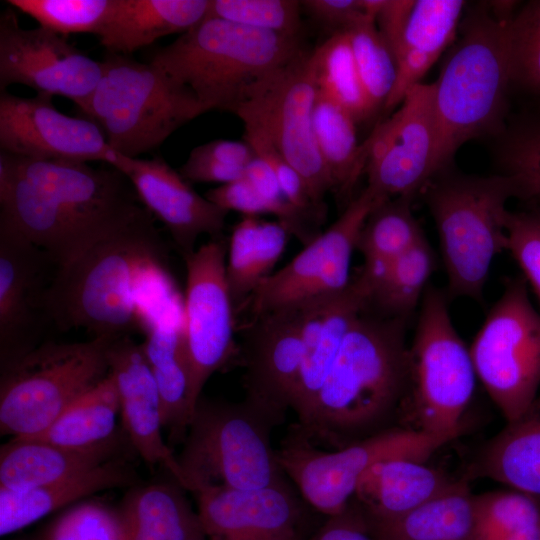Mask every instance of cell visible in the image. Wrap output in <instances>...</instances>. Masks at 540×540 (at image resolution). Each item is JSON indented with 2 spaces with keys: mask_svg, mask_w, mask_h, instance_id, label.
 I'll use <instances>...</instances> for the list:
<instances>
[{
  "mask_svg": "<svg viewBox=\"0 0 540 540\" xmlns=\"http://www.w3.org/2000/svg\"><path fill=\"white\" fill-rule=\"evenodd\" d=\"M145 211L130 180L111 165L0 152V228L41 249L57 268Z\"/></svg>",
  "mask_w": 540,
  "mask_h": 540,
  "instance_id": "cell-1",
  "label": "cell"
},
{
  "mask_svg": "<svg viewBox=\"0 0 540 540\" xmlns=\"http://www.w3.org/2000/svg\"><path fill=\"white\" fill-rule=\"evenodd\" d=\"M406 323L371 309L359 316L296 437L340 448L378 432L407 393Z\"/></svg>",
  "mask_w": 540,
  "mask_h": 540,
  "instance_id": "cell-2",
  "label": "cell"
},
{
  "mask_svg": "<svg viewBox=\"0 0 540 540\" xmlns=\"http://www.w3.org/2000/svg\"><path fill=\"white\" fill-rule=\"evenodd\" d=\"M167 258L166 242L146 209L121 232L55 269L44 295L48 322L109 339L143 331L139 292Z\"/></svg>",
  "mask_w": 540,
  "mask_h": 540,
  "instance_id": "cell-3",
  "label": "cell"
},
{
  "mask_svg": "<svg viewBox=\"0 0 540 540\" xmlns=\"http://www.w3.org/2000/svg\"><path fill=\"white\" fill-rule=\"evenodd\" d=\"M510 18L478 9L459 26L461 37L434 82L439 174L467 141L503 132L512 86Z\"/></svg>",
  "mask_w": 540,
  "mask_h": 540,
  "instance_id": "cell-4",
  "label": "cell"
},
{
  "mask_svg": "<svg viewBox=\"0 0 540 540\" xmlns=\"http://www.w3.org/2000/svg\"><path fill=\"white\" fill-rule=\"evenodd\" d=\"M303 49L300 38L207 16L149 62L187 87L207 111L235 113L253 86Z\"/></svg>",
  "mask_w": 540,
  "mask_h": 540,
  "instance_id": "cell-5",
  "label": "cell"
},
{
  "mask_svg": "<svg viewBox=\"0 0 540 540\" xmlns=\"http://www.w3.org/2000/svg\"><path fill=\"white\" fill-rule=\"evenodd\" d=\"M421 192L436 224L450 297L480 300L493 259L507 250L506 204L516 197L504 174L488 177L448 173Z\"/></svg>",
  "mask_w": 540,
  "mask_h": 540,
  "instance_id": "cell-6",
  "label": "cell"
},
{
  "mask_svg": "<svg viewBox=\"0 0 540 540\" xmlns=\"http://www.w3.org/2000/svg\"><path fill=\"white\" fill-rule=\"evenodd\" d=\"M102 76L78 109L103 131L120 155L138 158L157 149L206 108L185 86L152 63L107 53Z\"/></svg>",
  "mask_w": 540,
  "mask_h": 540,
  "instance_id": "cell-7",
  "label": "cell"
},
{
  "mask_svg": "<svg viewBox=\"0 0 540 540\" xmlns=\"http://www.w3.org/2000/svg\"><path fill=\"white\" fill-rule=\"evenodd\" d=\"M112 340L46 341L1 365V434L33 437L45 431L73 401L108 376Z\"/></svg>",
  "mask_w": 540,
  "mask_h": 540,
  "instance_id": "cell-8",
  "label": "cell"
},
{
  "mask_svg": "<svg viewBox=\"0 0 540 540\" xmlns=\"http://www.w3.org/2000/svg\"><path fill=\"white\" fill-rule=\"evenodd\" d=\"M274 426L245 400L199 399L179 464L186 489L204 485L258 489L286 482L271 444Z\"/></svg>",
  "mask_w": 540,
  "mask_h": 540,
  "instance_id": "cell-9",
  "label": "cell"
},
{
  "mask_svg": "<svg viewBox=\"0 0 540 540\" xmlns=\"http://www.w3.org/2000/svg\"><path fill=\"white\" fill-rule=\"evenodd\" d=\"M475 378L470 350L453 326L446 294L427 287L409 347L407 393L419 430L447 442L455 439Z\"/></svg>",
  "mask_w": 540,
  "mask_h": 540,
  "instance_id": "cell-10",
  "label": "cell"
},
{
  "mask_svg": "<svg viewBox=\"0 0 540 540\" xmlns=\"http://www.w3.org/2000/svg\"><path fill=\"white\" fill-rule=\"evenodd\" d=\"M476 376L507 422L540 391V312L525 278L506 286L469 348Z\"/></svg>",
  "mask_w": 540,
  "mask_h": 540,
  "instance_id": "cell-11",
  "label": "cell"
},
{
  "mask_svg": "<svg viewBox=\"0 0 540 540\" xmlns=\"http://www.w3.org/2000/svg\"><path fill=\"white\" fill-rule=\"evenodd\" d=\"M311 52L303 49L260 80L234 114L269 139L302 176L314 201L326 209L324 198L333 184L315 138L318 85Z\"/></svg>",
  "mask_w": 540,
  "mask_h": 540,
  "instance_id": "cell-12",
  "label": "cell"
},
{
  "mask_svg": "<svg viewBox=\"0 0 540 540\" xmlns=\"http://www.w3.org/2000/svg\"><path fill=\"white\" fill-rule=\"evenodd\" d=\"M448 443L419 429H389L333 451L296 437L278 451V461L304 500L328 517L344 512L365 472L388 459L425 462Z\"/></svg>",
  "mask_w": 540,
  "mask_h": 540,
  "instance_id": "cell-13",
  "label": "cell"
},
{
  "mask_svg": "<svg viewBox=\"0 0 540 540\" xmlns=\"http://www.w3.org/2000/svg\"><path fill=\"white\" fill-rule=\"evenodd\" d=\"M227 249L223 236L210 238L183 258V340L193 415L208 379L238 352L235 308L226 279Z\"/></svg>",
  "mask_w": 540,
  "mask_h": 540,
  "instance_id": "cell-14",
  "label": "cell"
},
{
  "mask_svg": "<svg viewBox=\"0 0 540 540\" xmlns=\"http://www.w3.org/2000/svg\"><path fill=\"white\" fill-rule=\"evenodd\" d=\"M385 200L368 186L352 198L329 228L257 287L248 300L252 318L347 288L353 276L351 260L360 231L371 211Z\"/></svg>",
  "mask_w": 540,
  "mask_h": 540,
  "instance_id": "cell-15",
  "label": "cell"
},
{
  "mask_svg": "<svg viewBox=\"0 0 540 540\" xmlns=\"http://www.w3.org/2000/svg\"><path fill=\"white\" fill-rule=\"evenodd\" d=\"M437 140L435 83H418L363 143L367 186L386 199L413 198L439 175Z\"/></svg>",
  "mask_w": 540,
  "mask_h": 540,
  "instance_id": "cell-16",
  "label": "cell"
},
{
  "mask_svg": "<svg viewBox=\"0 0 540 540\" xmlns=\"http://www.w3.org/2000/svg\"><path fill=\"white\" fill-rule=\"evenodd\" d=\"M102 62L88 57L66 36L38 26L24 29L14 10L0 16V90L21 84L37 94L63 96L81 107L102 76Z\"/></svg>",
  "mask_w": 540,
  "mask_h": 540,
  "instance_id": "cell-17",
  "label": "cell"
},
{
  "mask_svg": "<svg viewBox=\"0 0 540 540\" xmlns=\"http://www.w3.org/2000/svg\"><path fill=\"white\" fill-rule=\"evenodd\" d=\"M52 97L0 94V150L34 160L100 161L116 166L120 154L100 127L60 112Z\"/></svg>",
  "mask_w": 540,
  "mask_h": 540,
  "instance_id": "cell-18",
  "label": "cell"
},
{
  "mask_svg": "<svg viewBox=\"0 0 540 540\" xmlns=\"http://www.w3.org/2000/svg\"><path fill=\"white\" fill-rule=\"evenodd\" d=\"M244 341L245 401L276 426L291 408L303 362L298 309L252 318Z\"/></svg>",
  "mask_w": 540,
  "mask_h": 540,
  "instance_id": "cell-19",
  "label": "cell"
},
{
  "mask_svg": "<svg viewBox=\"0 0 540 540\" xmlns=\"http://www.w3.org/2000/svg\"><path fill=\"white\" fill-rule=\"evenodd\" d=\"M193 493L207 540H302V505L287 482L258 489L204 485Z\"/></svg>",
  "mask_w": 540,
  "mask_h": 540,
  "instance_id": "cell-20",
  "label": "cell"
},
{
  "mask_svg": "<svg viewBox=\"0 0 540 540\" xmlns=\"http://www.w3.org/2000/svg\"><path fill=\"white\" fill-rule=\"evenodd\" d=\"M56 267L38 247L0 228V356L1 365L39 345L48 322L44 295ZM54 274V273H53Z\"/></svg>",
  "mask_w": 540,
  "mask_h": 540,
  "instance_id": "cell-21",
  "label": "cell"
},
{
  "mask_svg": "<svg viewBox=\"0 0 540 540\" xmlns=\"http://www.w3.org/2000/svg\"><path fill=\"white\" fill-rule=\"evenodd\" d=\"M115 168L127 176L141 204L164 225L182 258L196 249L201 235L223 236L228 212L194 191L162 157L120 155Z\"/></svg>",
  "mask_w": 540,
  "mask_h": 540,
  "instance_id": "cell-22",
  "label": "cell"
},
{
  "mask_svg": "<svg viewBox=\"0 0 540 540\" xmlns=\"http://www.w3.org/2000/svg\"><path fill=\"white\" fill-rule=\"evenodd\" d=\"M293 308L300 315L304 343L303 362L291 404L300 424L308 416L346 334L370 308L367 282L358 270L344 290Z\"/></svg>",
  "mask_w": 540,
  "mask_h": 540,
  "instance_id": "cell-23",
  "label": "cell"
},
{
  "mask_svg": "<svg viewBox=\"0 0 540 540\" xmlns=\"http://www.w3.org/2000/svg\"><path fill=\"white\" fill-rule=\"evenodd\" d=\"M109 373L117 386L125 430L139 455L151 465H163L186 489L178 458L165 443L161 402L142 344L130 335L111 341L107 352Z\"/></svg>",
  "mask_w": 540,
  "mask_h": 540,
  "instance_id": "cell-24",
  "label": "cell"
},
{
  "mask_svg": "<svg viewBox=\"0 0 540 540\" xmlns=\"http://www.w3.org/2000/svg\"><path fill=\"white\" fill-rule=\"evenodd\" d=\"M462 482L421 461L388 459L365 472L353 497L367 520H385L442 496Z\"/></svg>",
  "mask_w": 540,
  "mask_h": 540,
  "instance_id": "cell-25",
  "label": "cell"
},
{
  "mask_svg": "<svg viewBox=\"0 0 540 540\" xmlns=\"http://www.w3.org/2000/svg\"><path fill=\"white\" fill-rule=\"evenodd\" d=\"M465 2L462 0H417L410 13L395 55L397 78L385 104L389 111L400 105L407 91L453 42Z\"/></svg>",
  "mask_w": 540,
  "mask_h": 540,
  "instance_id": "cell-26",
  "label": "cell"
},
{
  "mask_svg": "<svg viewBox=\"0 0 540 540\" xmlns=\"http://www.w3.org/2000/svg\"><path fill=\"white\" fill-rule=\"evenodd\" d=\"M209 6L210 0H115L97 37L108 53L128 55L187 32L208 16Z\"/></svg>",
  "mask_w": 540,
  "mask_h": 540,
  "instance_id": "cell-27",
  "label": "cell"
},
{
  "mask_svg": "<svg viewBox=\"0 0 540 540\" xmlns=\"http://www.w3.org/2000/svg\"><path fill=\"white\" fill-rule=\"evenodd\" d=\"M142 347L157 385L163 427L170 440L183 439L193 418L189 403V379L184 353L183 309L151 320Z\"/></svg>",
  "mask_w": 540,
  "mask_h": 540,
  "instance_id": "cell-28",
  "label": "cell"
},
{
  "mask_svg": "<svg viewBox=\"0 0 540 540\" xmlns=\"http://www.w3.org/2000/svg\"><path fill=\"white\" fill-rule=\"evenodd\" d=\"M115 440L73 449L35 438L13 437L0 449V489L19 491L44 486L111 460Z\"/></svg>",
  "mask_w": 540,
  "mask_h": 540,
  "instance_id": "cell-29",
  "label": "cell"
},
{
  "mask_svg": "<svg viewBox=\"0 0 540 540\" xmlns=\"http://www.w3.org/2000/svg\"><path fill=\"white\" fill-rule=\"evenodd\" d=\"M132 472L109 460L72 477L44 486L11 491L0 489V535L23 529L53 511L96 492L127 485Z\"/></svg>",
  "mask_w": 540,
  "mask_h": 540,
  "instance_id": "cell-30",
  "label": "cell"
},
{
  "mask_svg": "<svg viewBox=\"0 0 540 540\" xmlns=\"http://www.w3.org/2000/svg\"><path fill=\"white\" fill-rule=\"evenodd\" d=\"M472 472L540 499V391L487 444Z\"/></svg>",
  "mask_w": 540,
  "mask_h": 540,
  "instance_id": "cell-31",
  "label": "cell"
},
{
  "mask_svg": "<svg viewBox=\"0 0 540 540\" xmlns=\"http://www.w3.org/2000/svg\"><path fill=\"white\" fill-rule=\"evenodd\" d=\"M291 235L280 221L244 216L228 240L226 279L235 310L248 302L272 273Z\"/></svg>",
  "mask_w": 540,
  "mask_h": 540,
  "instance_id": "cell-32",
  "label": "cell"
},
{
  "mask_svg": "<svg viewBox=\"0 0 540 540\" xmlns=\"http://www.w3.org/2000/svg\"><path fill=\"white\" fill-rule=\"evenodd\" d=\"M366 521L376 540H475L474 495L463 481L401 516Z\"/></svg>",
  "mask_w": 540,
  "mask_h": 540,
  "instance_id": "cell-33",
  "label": "cell"
},
{
  "mask_svg": "<svg viewBox=\"0 0 540 540\" xmlns=\"http://www.w3.org/2000/svg\"><path fill=\"white\" fill-rule=\"evenodd\" d=\"M126 540L204 538L197 514L178 487L153 484L134 490L121 511Z\"/></svg>",
  "mask_w": 540,
  "mask_h": 540,
  "instance_id": "cell-34",
  "label": "cell"
},
{
  "mask_svg": "<svg viewBox=\"0 0 540 540\" xmlns=\"http://www.w3.org/2000/svg\"><path fill=\"white\" fill-rule=\"evenodd\" d=\"M120 412L116 383L109 373L93 388L73 401L42 433L33 437L58 446L87 449L116 439Z\"/></svg>",
  "mask_w": 540,
  "mask_h": 540,
  "instance_id": "cell-35",
  "label": "cell"
},
{
  "mask_svg": "<svg viewBox=\"0 0 540 540\" xmlns=\"http://www.w3.org/2000/svg\"><path fill=\"white\" fill-rule=\"evenodd\" d=\"M353 116L318 90L313 110L315 138L338 198L352 194L365 171L366 152L358 144Z\"/></svg>",
  "mask_w": 540,
  "mask_h": 540,
  "instance_id": "cell-36",
  "label": "cell"
},
{
  "mask_svg": "<svg viewBox=\"0 0 540 540\" xmlns=\"http://www.w3.org/2000/svg\"><path fill=\"white\" fill-rule=\"evenodd\" d=\"M436 267L435 254L426 237L365 278L370 309L388 317L408 319L426 291Z\"/></svg>",
  "mask_w": 540,
  "mask_h": 540,
  "instance_id": "cell-37",
  "label": "cell"
},
{
  "mask_svg": "<svg viewBox=\"0 0 540 540\" xmlns=\"http://www.w3.org/2000/svg\"><path fill=\"white\" fill-rule=\"evenodd\" d=\"M413 198L396 197L379 203L367 217L357 248L361 269L372 273L394 260L425 237L411 209Z\"/></svg>",
  "mask_w": 540,
  "mask_h": 540,
  "instance_id": "cell-38",
  "label": "cell"
},
{
  "mask_svg": "<svg viewBox=\"0 0 540 540\" xmlns=\"http://www.w3.org/2000/svg\"><path fill=\"white\" fill-rule=\"evenodd\" d=\"M311 54L318 90L345 108L356 122L373 116L347 32L330 35Z\"/></svg>",
  "mask_w": 540,
  "mask_h": 540,
  "instance_id": "cell-39",
  "label": "cell"
},
{
  "mask_svg": "<svg viewBox=\"0 0 540 540\" xmlns=\"http://www.w3.org/2000/svg\"><path fill=\"white\" fill-rule=\"evenodd\" d=\"M346 32L363 90L374 115L385 107L395 85L397 66L394 55L373 19H366Z\"/></svg>",
  "mask_w": 540,
  "mask_h": 540,
  "instance_id": "cell-40",
  "label": "cell"
},
{
  "mask_svg": "<svg viewBox=\"0 0 540 540\" xmlns=\"http://www.w3.org/2000/svg\"><path fill=\"white\" fill-rule=\"evenodd\" d=\"M499 160L516 198L540 201V115L528 116L503 132Z\"/></svg>",
  "mask_w": 540,
  "mask_h": 540,
  "instance_id": "cell-41",
  "label": "cell"
},
{
  "mask_svg": "<svg viewBox=\"0 0 540 540\" xmlns=\"http://www.w3.org/2000/svg\"><path fill=\"white\" fill-rule=\"evenodd\" d=\"M475 540H493L540 523V499L518 490L474 496Z\"/></svg>",
  "mask_w": 540,
  "mask_h": 540,
  "instance_id": "cell-42",
  "label": "cell"
},
{
  "mask_svg": "<svg viewBox=\"0 0 540 540\" xmlns=\"http://www.w3.org/2000/svg\"><path fill=\"white\" fill-rule=\"evenodd\" d=\"M115 0H8L10 6L31 16L39 26L61 35L93 33L104 27Z\"/></svg>",
  "mask_w": 540,
  "mask_h": 540,
  "instance_id": "cell-43",
  "label": "cell"
},
{
  "mask_svg": "<svg viewBox=\"0 0 540 540\" xmlns=\"http://www.w3.org/2000/svg\"><path fill=\"white\" fill-rule=\"evenodd\" d=\"M208 16L300 38L301 3L296 0H210Z\"/></svg>",
  "mask_w": 540,
  "mask_h": 540,
  "instance_id": "cell-44",
  "label": "cell"
},
{
  "mask_svg": "<svg viewBox=\"0 0 540 540\" xmlns=\"http://www.w3.org/2000/svg\"><path fill=\"white\" fill-rule=\"evenodd\" d=\"M512 85L540 96V0L522 5L508 22Z\"/></svg>",
  "mask_w": 540,
  "mask_h": 540,
  "instance_id": "cell-45",
  "label": "cell"
},
{
  "mask_svg": "<svg viewBox=\"0 0 540 540\" xmlns=\"http://www.w3.org/2000/svg\"><path fill=\"white\" fill-rule=\"evenodd\" d=\"M45 540H126V527L121 512L84 502L58 517Z\"/></svg>",
  "mask_w": 540,
  "mask_h": 540,
  "instance_id": "cell-46",
  "label": "cell"
},
{
  "mask_svg": "<svg viewBox=\"0 0 540 540\" xmlns=\"http://www.w3.org/2000/svg\"><path fill=\"white\" fill-rule=\"evenodd\" d=\"M244 140L253 148L257 157L273 170L287 200L314 226L323 222L326 209L313 199L302 176L276 150L269 139L258 129L244 126Z\"/></svg>",
  "mask_w": 540,
  "mask_h": 540,
  "instance_id": "cell-47",
  "label": "cell"
},
{
  "mask_svg": "<svg viewBox=\"0 0 540 540\" xmlns=\"http://www.w3.org/2000/svg\"><path fill=\"white\" fill-rule=\"evenodd\" d=\"M300 3L303 11L330 35L346 32L366 19L375 20L367 0H304Z\"/></svg>",
  "mask_w": 540,
  "mask_h": 540,
  "instance_id": "cell-48",
  "label": "cell"
},
{
  "mask_svg": "<svg viewBox=\"0 0 540 540\" xmlns=\"http://www.w3.org/2000/svg\"><path fill=\"white\" fill-rule=\"evenodd\" d=\"M205 197L223 210L236 211L244 216L274 215L272 206L244 176L206 192Z\"/></svg>",
  "mask_w": 540,
  "mask_h": 540,
  "instance_id": "cell-49",
  "label": "cell"
},
{
  "mask_svg": "<svg viewBox=\"0 0 540 540\" xmlns=\"http://www.w3.org/2000/svg\"><path fill=\"white\" fill-rule=\"evenodd\" d=\"M307 540H376L371 534L364 514L359 507H349L331 516Z\"/></svg>",
  "mask_w": 540,
  "mask_h": 540,
  "instance_id": "cell-50",
  "label": "cell"
},
{
  "mask_svg": "<svg viewBox=\"0 0 540 540\" xmlns=\"http://www.w3.org/2000/svg\"><path fill=\"white\" fill-rule=\"evenodd\" d=\"M414 4L413 0H382L377 11L375 24L394 58Z\"/></svg>",
  "mask_w": 540,
  "mask_h": 540,
  "instance_id": "cell-51",
  "label": "cell"
},
{
  "mask_svg": "<svg viewBox=\"0 0 540 540\" xmlns=\"http://www.w3.org/2000/svg\"><path fill=\"white\" fill-rule=\"evenodd\" d=\"M189 183H231L245 176V168L188 156L178 171Z\"/></svg>",
  "mask_w": 540,
  "mask_h": 540,
  "instance_id": "cell-52",
  "label": "cell"
},
{
  "mask_svg": "<svg viewBox=\"0 0 540 540\" xmlns=\"http://www.w3.org/2000/svg\"><path fill=\"white\" fill-rule=\"evenodd\" d=\"M189 155L245 168L255 157L253 148L244 140L217 139L191 150Z\"/></svg>",
  "mask_w": 540,
  "mask_h": 540,
  "instance_id": "cell-53",
  "label": "cell"
},
{
  "mask_svg": "<svg viewBox=\"0 0 540 540\" xmlns=\"http://www.w3.org/2000/svg\"><path fill=\"white\" fill-rule=\"evenodd\" d=\"M493 540H540V523L522 530L511 532Z\"/></svg>",
  "mask_w": 540,
  "mask_h": 540,
  "instance_id": "cell-54",
  "label": "cell"
},
{
  "mask_svg": "<svg viewBox=\"0 0 540 540\" xmlns=\"http://www.w3.org/2000/svg\"><path fill=\"white\" fill-rule=\"evenodd\" d=\"M196 540H207V539H206V537H204V538H200V539H196Z\"/></svg>",
  "mask_w": 540,
  "mask_h": 540,
  "instance_id": "cell-55",
  "label": "cell"
}]
</instances>
